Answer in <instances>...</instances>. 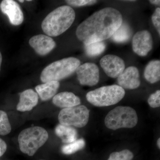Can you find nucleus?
I'll list each match as a JSON object with an SVG mask.
<instances>
[{"mask_svg":"<svg viewBox=\"0 0 160 160\" xmlns=\"http://www.w3.org/2000/svg\"><path fill=\"white\" fill-rule=\"evenodd\" d=\"M89 111L83 105L63 109L60 112L58 119L60 124L65 126L82 128L89 122Z\"/></svg>","mask_w":160,"mask_h":160,"instance_id":"0eeeda50","label":"nucleus"},{"mask_svg":"<svg viewBox=\"0 0 160 160\" xmlns=\"http://www.w3.org/2000/svg\"><path fill=\"white\" fill-rule=\"evenodd\" d=\"M106 47L104 42H97L89 45H85V49L87 55L95 57L103 53L106 49Z\"/></svg>","mask_w":160,"mask_h":160,"instance_id":"412c9836","label":"nucleus"},{"mask_svg":"<svg viewBox=\"0 0 160 160\" xmlns=\"http://www.w3.org/2000/svg\"><path fill=\"white\" fill-rule=\"evenodd\" d=\"M29 44L36 52L41 56L48 54L54 49L56 45L52 38L44 34L32 37L29 40Z\"/></svg>","mask_w":160,"mask_h":160,"instance_id":"ddd939ff","label":"nucleus"},{"mask_svg":"<svg viewBox=\"0 0 160 160\" xmlns=\"http://www.w3.org/2000/svg\"><path fill=\"white\" fill-rule=\"evenodd\" d=\"M49 135L46 129L39 126L29 127L22 130L18 138L21 151L32 156L47 142Z\"/></svg>","mask_w":160,"mask_h":160,"instance_id":"20e7f679","label":"nucleus"},{"mask_svg":"<svg viewBox=\"0 0 160 160\" xmlns=\"http://www.w3.org/2000/svg\"><path fill=\"white\" fill-rule=\"evenodd\" d=\"M11 129L7 113L5 111L0 110V135L5 136L9 134Z\"/></svg>","mask_w":160,"mask_h":160,"instance_id":"4be33fe9","label":"nucleus"},{"mask_svg":"<svg viewBox=\"0 0 160 160\" xmlns=\"http://www.w3.org/2000/svg\"><path fill=\"white\" fill-rule=\"evenodd\" d=\"M144 78L151 84L157 82L160 79V60H152L146 66L144 72Z\"/></svg>","mask_w":160,"mask_h":160,"instance_id":"a211bd4d","label":"nucleus"},{"mask_svg":"<svg viewBox=\"0 0 160 160\" xmlns=\"http://www.w3.org/2000/svg\"><path fill=\"white\" fill-rule=\"evenodd\" d=\"M80 65L81 62L76 58L70 57L58 60L43 69L40 79L43 83L50 81L58 82L73 74Z\"/></svg>","mask_w":160,"mask_h":160,"instance_id":"7ed1b4c3","label":"nucleus"},{"mask_svg":"<svg viewBox=\"0 0 160 160\" xmlns=\"http://www.w3.org/2000/svg\"><path fill=\"white\" fill-rule=\"evenodd\" d=\"M19 2H24V1H21V0H19Z\"/></svg>","mask_w":160,"mask_h":160,"instance_id":"7c9ffc66","label":"nucleus"},{"mask_svg":"<svg viewBox=\"0 0 160 160\" xmlns=\"http://www.w3.org/2000/svg\"><path fill=\"white\" fill-rule=\"evenodd\" d=\"M59 87V82L50 81L38 85L35 89L41 99L42 101H47L55 95Z\"/></svg>","mask_w":160,"mask_h":160,"instance_id":"dca6fc26","label":"nucleus"},{"mask_svg":"<svg viewBox=\"0 0 160 160\" xmlns=\"http://www.w3.org/2000/svg\"><path fill=\"white\" fill-rule=\"evenodd\" d=\"M74 10L70 6H60L43 20L42 28L49 37H57L70 28L75 19Z\"/></svg>","mask_w":160,"mask_h":160,"instance_id":"f03ea898","label":"nucleus"},{"mask_svg":"<svg viewBox=\"0 0 160 160\" xmlns=\"http://www.w3.org/2000/svg\"><path fill=\"white\" fill-rule=\"evenodd\" d=\"M133 158V154L131 151L128 149H124L112 152L108 160H132Z\"/></svg>","mask_w":160,"mask_h":160,"instance_id":"5701e85b","label":"nucleus"},{"mask_svg":"<svg viewBox=\"0 0 160 160\" xmlns=\"http://www.w3.org/2000/svg\"><path fill=\"white\" fill-rule=\"evenodd\" d=\"M125 89L117 85L102 86L89 91L86 95V99L97 107H105L115 105L125 96Z\"/></svg>","mask_w":160,"mask_h":160,"instance_id":"39448f33","label":"nucleus"},{"mask_svg":"<svg viewBox=\"0 0 160 160\" xmlns=\"http://www.w3.org/2000/svg\"><path fill=\"white\" fill-rule=\"evenodd\" d=\"M100 63L106 75L113 78L118 77L126 67L124 60L114 55H106L102 58Z\"/></svg>","mask_w":160,"mask_h":160,"instance_id":"1a4fd4ad","label":"nucleus"},{"mask_svg":"<svg viewBox=\"0 0 160 160\" xmlns=\"http://www.w3.org/2000/svg\"><path fill=\"white\" fill-rule=\"evenodd\" d=\"M7 148V144L6 142L2 139L0 138V157L5 153Z\"/></svg>","mask_w":160,"mask_h":160,"instance_id":"bb28decb","label":"nucleus"},{"mask_svg":"<svg viewBox=\"0 0 160 160\" xmlns=\"http://www.w3.org/2000/svg\"><path fill=\"white\" fill-rule=\"evenodd\" d=\"M157 146L158 148L160 149V138H158L157 141Z\"/></svg>","mask_w":160,"mask_h":160,"instance_id":"c756f323","label":"nucleus"},{"mask_svg":"<svg viewBox=\"0 0 160 160\" xmlns=\"http://www.w3.org/2000/svg\"></svg>","mask_w":160,"mask_h":160,"instance_id":"2f4dec72","label":"nucleus"},{"mask_svg":"<svg viewBox=\"0 0 160 160\" xmlns=\"http://www.w3.org/2000/svg\"><path fill=\"white\" fill-rule=\"evenodd\" d=\"M148 103L152 108H156L160 106V91L158 90L150 95L148 99Z\"/></svg>","mask_w":160,"mask_h":160,"instance_id":"b1692460","label":"nucleus"},{"mask_svg":"<svg viewBox=\"0 0 160 160\" xmlns=\"http://www.w3.org/2000/svg\"><path fill=\"white\" fill-rule=\"evenodd\" d=\"M66 3L74 7H81L86 6H91L95 4L97 1H88V0H68L66 1Z\"/></svg>","mask_w":160,"mask_h":160,"instance_id":"393cba45","label":"nucleus"},{"mask_svg":"<svg viewBox=\"0 0 160 160\" xmlns=\"http://www.w3.org/2000/svg\"><path fill=\"white\" fill-rule=\"evenodd\" d=\"M55 132L62 142L69 144L78 138V132L74 127L58 124L55 128Z\"/></svg>","mask_w":160,"mask_h":160,"instance_id":"f3484780","label":"nucleus"},{"mask_svg":"<svg viewBox=\"0 0 160 160\" xmlns=\"http://www.w3.org/2000/svg\"><path fill=\"white\" fill-rule=\"evenodd\" d=\"M78 79L83 86H93L99 81V69L97 65L93 63L87 62L80 65L77 69Z\"/></svg>","mask_w":160,"mask_h":160,"instance_id":"6e6552de","label":"nucleus"},{"mask_svg":"<svg viewBox=\"0 0 160 160\" xmlns=\"http://www.w3.org/2000/svg\"><path fill=\"white\" fill-rule=\"evenodd\" d=\"M85 145L86 142L84 139H79L72 142L66 144L62 146L61 151L63 154L71 155L83 149Z\"/></svg>","mask_w":160,"mask_h":160,"instance_id":"aec40b11","label":"nucleus"},{"mask_svg":"<svg viewBox=\"0 0 160 160\" xmlns=\"http://www.w3.org/2000/svg\"><path fill=\"white\" fill-rule=\"evenodd\" d=\"M117 82L118 85L123 89H137L141 85L138 69L135 66H129L118 78Z\"/></svg>","mask_w":160,"mask_h":160,"instance_id":"9b49d317","label":"nucleus"},{"mask_svg":"<svg viewBox=\"0 0 160 160\" xmlns=\"http://www.w3.org/2000/svg\"><path fill=\"white\" fill-rule=\"evenodd\" d=\"M2 53L0 52V70H1V65H2Z\"/></svg>","mask_w":160,"mask_h":160,"instance_id":"c85d7f7f","label":"nucleus"},{"mask_svg":"<svg viewBox=\"0 0 160 160\" xmlns=\"http://www.w3.org/2000/svg\"><path fill=\"white\" fill-rule=\"evenodd\" d=\"M149 2L150 3H151V4H153V5H158V6H159L160 4V1L159 0H154V1H152V0H151V1H149Z\"/></svg>","mask_w":160,"mask_h":160,"instance_id":"cd10ccee","label":"nucleus"},{"mask_svg":"<svg viewBox=\"0 0 160 160\" xmlns=\"http://www.w3.org/2000/svg\"><path fill=\"white\" fill-rule=\"evenodd\" d=\"M38 95L34 90L28 89L20 93L19 102L17 109L20 112L29 111L37 105Z\"/></svg>","mask_w":160,"mask_h":160,"instance_id":"4468645a","label":"nucleus"},{"mask_svg":"<svg viewBox=\"0 0 160 160\" xmlns=\"http://www.w3.org/2000/svg\"><path fill=\"white\" fill-rule=\"evenodd\" d=\"M152 23L160 35V8H157L152 16Z\"/></svg>","mask_w":160,"mask_h":160,"instance_id":"a878e982","label":"nucleus"},{"mask_svg":"<svg viewBox=\"0 0 160 160\" xmlns=\"http://www.w3.org/2000/svg\"><path fill=\"white\" fill-rule=\"evenodd\" d=\"M0 9L9 18L12 25L19 26L23 22V12L17 2L12 0H3L0 4Z\"/></svg>","mask_w":160,"mask_h":160,"instance_id":"f8f14e48","label":"nucleus"},{"mask_svg":"<svg viewBox=\"0 0 160 160\" xmlns=\"http://www.w3.org/2000/svg\"><path fill=\"white\" fill-rule=\"evenodd\" d=\"M138 122L136 111L129 106L116 107L108 112L105 119L106 127L113 130L121 128H132Z\"/></svg>","mask_w":160,"mask_h":160,"instance_id":"423d86ee","label":"nucleus"},{"mask_svg":"<svg viewBox=\"0 0 160 160\" xmlns=\"http://www.w3.org/2000/svg\"><path fill=\"white\" fill-rule=\"evenodd\" d=\"M131 35V29L129 25L126 23H122L111 37L112 39L116 43L126 42L129 41Z\"/></svg>","mask_w":160,"mask_h":160,"instance_id":"6ab92c4d","label":"nucleus"},{"mask_svg":"<svg viewBox=\"0 0 160 160\" xmlns=\"http://www.w3.org/2000/svg\"><path fill=\"white\" fill-rule=\"evenodd\" d=\"M152 36L148 30L138 32L132 38V50L139 56L147 55L152 49Z\"/></svg>","mask_w":160,"mask_h":160,"instance_id":"9d476101","label":"nucleus"},{"mask_svg":"<svg viewBox=\"0 0 160 160\" xmlns=\"http://www.w3.org/2000/svg\"><path fill=\"white\" fill-rule=\"evenodd\" d=\"M123 23L122 14L111 7L96 12L80 24L76 36L85 45L111 38Z\"/></svg>","mask_w":160,"mask_h":160,"instance_id":"f257e3e1","label":"nucleus"},{"mask_svg":"<svg viewBox=\"0 0 160 160\" xmlns=\"http://www.w3.org/2000/svg\"><path fill=\"white\" fill-rule=\"evenodd\" d=\"M52 103L57 107L66 109L80 105L81 100L72 92H63L53 97Z\"/></svg>","mask_w":160,"mask_h":160,"instance_id":"2eb2a0df","label":"nucleus"}]
</instances>
